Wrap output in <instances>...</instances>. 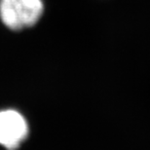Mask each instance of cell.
Returning <instances> with one entry per match:
<instances>
[{
  "label": "cell",
  "instance_id": "obj_1",
  "mask_svg": "<svg viewBox=\"0 0 150 150\" xmlns=\"http://www.w3.org/2000/svg\"><path fill=\"white\" fill-rule=\"evenodd\" d=\"M43 10L42 0H0V19L12 30L34 25Z\"/></svg>",
  "mask_w": 150,
  "mask_h": 150
},
{
  "label": "cell",
  "instance_id": "obj_2",
  "mask_svg": "<svg viewBox=\"0 0 150 150\" xmlns=\"http://www.w3.org/2000/svg\"><path fill=\"white\" fill-rule=\"evenodd\" d=\"M28 126L25 118L17 110L0 111V144L8 150H15L26 139Z\"/></svg>",
  "mask_w": 150,
  "mask_h": 150
}]
</instances>
